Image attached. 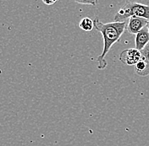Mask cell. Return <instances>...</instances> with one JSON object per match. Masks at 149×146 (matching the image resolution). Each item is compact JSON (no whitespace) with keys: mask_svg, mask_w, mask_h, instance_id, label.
<instances>
[{"mask_svg":"<svg viewBox=\"0 0 149 146\" xmlns=\"http://www.w3.org/2000/svg\"><path fill=\"white\" fill-rule=\"evenodd\" d=\"M94 28L102 33L103 38V49L102 54L99 55L97 57L98 62V69H103L107 66V62L105 61V57L109 52L112 46L117 42L121 36L123 35L125 28L126 23L125 22H110V23H102L99 19L95 18L93 19Z\"/></svg>","mask_w":149,"mask_h":146,"instance_id":"1","label":"cell"},{"mask_svg":"<svg viewBox=\"0 0 149 146\" xmlns=\"http://www.w3.org/2000/svg\"><path fill=\"white\" fill-rule=\"evenodd\" d=\"M131 17H141L149 20V6L127 1L114 16V22H125V19Z\"/></svg>","mask_w":149,"mask_h":146,"instance_id":"2","label":"cell"},{"mask_svg":"<svg viewBox=\"0 0 149 146\" xmlns=\"http://www.w3.org/2000/svg\"><path fill=\"white\" fill-rule=\"evenodd\" d=\"M119 58L122 64L128 66H136V64L141 60L142 56L141 52L136 50V48H130L124 50L120 54Z\"/></svg>","mask_w":149,"mask_h":146,"instance_id":"3","label":"cell"},{"mask_svg":"<svg viewBox=\"0 0 149 146\" xmlns=\"http://www.w3.org/2000/svg\"><path fill=\"white\" fill-rule=\"evenodd\" d=\"M148 24V20L141 17H131L129 19L127 25V30L130 34L136 35Z\"/></svg>","mask_w":149,"mask_h":146,"instance_id":"4","label":"cell"},{"mask_svg":"<svg viewBox=\"0 0 149 146\" xmlns=\"http://www.w3.org/2000/svg\"><path fill=\"white\" fill-rule=\"evenodd\" d=\"M149 43V30L148 27H144L136 35V49L141 51Z\"/></svg>","mask_w":149,"mask_h":146,"instance_id":"5","label":"cell"},{"mask_svg":"<svg viewBox=\"0 0 149 146\" xmlns=\"http://www.w3.org/2000/svg\"><path fill=\"white\" fill-rule=\"evenodd\" d=\"M135 69L139 76L146 77L149 75V63L147 62L145 59L141 58V60L136 64Z\"/></svg>","mask_w":149,"mask_h":146,"instance_id":"6","label":"cell"},{"mask_svg":"<svg viewBox=\"0 0 149 146\" xmlns=\"http://www.w3.org/2000/svg\"><path fill=\"white\" fill-rule=\"evenodd\" d=\"M80 28L85 31H91L94 28L93 20L88 17L83 18L80 22Z\"/></svg>","mask_w":149,"mask_h":146,"instance_id":"7","label":"cell"},{"mask_svg":"<svg viewBox=\"0 0 149 146\" xmlns=\"http://www.w3.org/2000/svg\"><path fill=\"white\" fill-rule=\"evenodd\" d=\"M141 53L142 56V58L149 63V43L141 51Z\"/></svg>","mask_w":149,"mask_h":146,"instance_id":"8","label":"cell"},{"mask_svg":"<svg viewBox=\"0 0 149 146\" xmlns=\"http://www.w3.org/2000/svg\"><path fill=\"white\" fill-rule=\"evenodd\" d=\"M76 3L80 4H87V5H92V6H97L98 4V1L93 0V1H75Z\"/></svg>","mask_w":149,"mask_h":146,"instance_id":"9","label":"cell"},{"mask_svg":"<svg viewBox=\"0 0 149 146\" xmlns=\"http://www.w3.org/2000/svg\"><path fill=\"white\" fill-rule=\"evenodd\" d=\"M42 2H43V3H45L47 5H53L54 3H56L55 0H54V1H47V0H43Z\"/></svg>","mask_w":149,"mask_h":146,"instance_id":"10","label":"cell"},{"mask_svg":"<svg viewBox=\"0 0 149 146\" xmlns=\"http://www.w3.org/2000/svg\"><path fill=\"white\" fill-rule=\"evenodd\" d=\"M147 27H148V30H149V20H148V26H147Z\"/></svg>","mask_w":149,"mask_h":146,"instance_id":"11","label":"cell"}]
</instances>
